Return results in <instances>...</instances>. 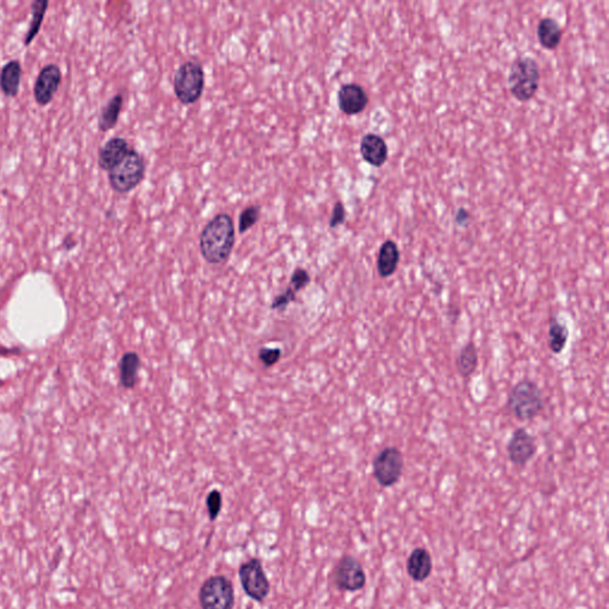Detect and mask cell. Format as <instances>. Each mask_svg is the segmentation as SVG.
<instances>
[{"instance_id": "f546056e", "label": "cell", "mask_w": 609, "mask_h": 609, "mask_svg": "<svg viewBox=\"0 0 609 609\" xmlns=\"http://www.w3.org/2000/svg\"><path fill=\"white\" fill-rule=\"evenodd\" d=\"M469 217H470V214L465 208H460L456 213L457 224L460 225V226H465L468 224V221H469Z\"/></svg>"}, {"instance_id": "83f0119b", "label": "cell", "mask_w": 609, "mask_h": 609, "mask_svg": "<svg viewBox=\"0 0 609 609\" xmlns=\"http://www.w3.org/2000/svg\"><path fill=\"white\" fill-rule=\"evenodd\" d=\"M281 349H268V348H261L258 351V358L263 363L264 367L271 368L274 364L278 363V360L281 358Z\"/></svg>"}, {"instance_id": "4fadbf2b", "label": "cell", "mask_w": 609, "mask_h": 609, "mask_svg": "<svg viewBox=\"0 0 609 609\" xmlns=\"http://www.w3.org/2000/svg\"><path fill=\"white\" fill-rule=\"evenodd\" d=\"M131 146L123 137H112L99 149L98 153V166L100 169L109 171L117 167L124 160Z\"/></svg>"}, {"instance_id": "8992f818", "label": "cell", "mask_w": 609, "mask_h": 609, "mask_svg": "<svg viewBox=\"0 0 609 609\" xmlns=\"http://www.w3.org/2000/svg\"><path fill=\"white\" fill-rule=\"evenodd\" d=\"M405 468L403 453L396 446H386L373 460V476L382 488H391L399 483Z\"/></svg>"}, {"instance_id": "e0dca14e", "label": "cell", "mask_w": 609, "mask_h": 609, "mask_svg": "<svg viewBox=\"0 0 609 609\" xmlns=\"http://www.w3.org/2000/svg\"><path fill=\"white\" fill-rule=\"evenodd\" d=\"M23 68L18 60H10L0 71V89L9 98L17 96L21 87Z\"/></svg>"}, {"instance_id": "3957f363", "label": "cell", "mask_w": 609, "mask_h": 609, "mask_svg": "<svg viewBox=\"0 0 609 609\" xmlns=\"http://www.w3.org/2000/svg\"><path fill=\"white\" fill-rule=\"evenodd\" d=\"M540 84V68L535 59L519 57L514 61L508 75V87L515 99L521 103L531 100Z\"/></svg>"}, {"instance_id": "9c48e42d", "label": "cell", "mask_w": 609, "mask_h": 609, "mask_svg": "<svg viewBox=\"0 0 609 609\" xmlns=\"http://www.w3.org/2000/svg\"><path fill=\"white\" fill-rule=\"evenodd\" d=\"M333 583L339 590L355 593L363 589L367 583V575L360 560L350 555H344L336 564Z\"/></svg>"}, {"instance_id": "d6986e66", "label": "cell", "mask_w": 609, "mask_h": 609, "mask_svg": "<svg viewBox=\"0 0 609 609\" xmlns=\"http://www.w3.org/2000/svg\"><path fill=\"white\" fill-rule=\"evenodd\" d=\"M456 371L462 378H470L478 366V348L473 342H468L460 348L455 358Z\"/></svg>"}, {"instance_id": "7a4b0ae2", "label": "cell", "mask_w": 609, "mask_h": 609, "mask_svg": "<svg viewBox=\"0 0 609 609\" xmlns=\"http://www.w3.org/2000/svg\"><path fill=\"white\" fill-rule=\"evenodd\" d=\"M544 406L542 389L530 378L517 382L508 393L507 408L523 423L535 421L542 413Z\"/></svg>"}, {"instance_id": "9a60e30c", "label": "cell", "mask_w": 609, "mask_h": 609, "mask_svg": "<svg viewBox=\"0 0 609 609\" xmlns=\"http://www.w3.org/2000/svg\"><path fill=\"white\" fill-rule=\"evenodd\" d=\"M433 570V560L431 553L425 548H416L412 550L407 558L406 571L414 582H425L431 576Z\"/></svg>"}, {"instance_id": "ba28073f", "label": "cell", "mask_w": 609, "mask_h": 609, "mask_svg": "<svg viewBox=\"0 0 609 609\" xmlns=\"http://www.w3.org/2000/svg\"><path fill=\"white\" fill-rule=\"evenodd\" d=\"M238 576L246 595L256 603H263L271 593V582L262 562L258 558H251L243 563L239 567Z\"/></svg>"}, {"instance_id": "2e32d148", "label": "cell", "mask_w": 609, "mask_h": 609, "mask_svg": "<svg viewBox=\"0 0 609 609\" xmlns=\"http://www.w3.org/2000/svg\"><path fill=\"white\" fill-rule=\"evenodd\" d=\"M400 255L399 246L392 239L386 241L378 249L376 267L378 273L382 278H388L396 274L399 267Z\"/></svg>"}, {"instance_id": "ffe728a7", "label": "cell", "mask_w": 609, "mask_h": 609, "mask_svg": "<svg viewBox=\"0 0 609 609\" xmlns=\"http://www.w3.org/2000/svg\"><path fill=\"white\" fill-rule=\"evenodd\" d=\"M141 367V357L136 353H126L119 361V380L121 385L126 389L135 388L137 385V375Z\"/></svg>"}, {"instance_id": "30bf717a", "label": "cell", "mask_w": 609, "mask_h": 609, "mask_svg": "<svg viewBox=\"0 0 609 609\" xmlns=\"http://www.w3.org/2000/svg\"><path fill=\"white\" fill-rule=\"evenodd\" d=\"M538 446L535 436L525 428H519L510 436L507 443V456L510 463L518 468H525L535 456Z\"/></svg>"}, {"instance_id": "44dd1931", "label": "cell", "mask_w": 609, "mask_h": 609, "mask_svg": "<svg viewBox=\"0 0 609 609\" xmlns=\"http://www.w3.org/2000/svg\"><path fill=\"white\" fill-rule=\"evenodd\" d=\"M123 104H124V98L121 93L112 96L107 101L106 105L103 107V110L100 112L99 119H98V126H99L100 131H110L111 129H114L117 125L118 119H119L121 110H123Z\"/></svg>"}, {"instance_id": "ac0fdd59", "label": "cell", "mask_w": 609, "mask_h": 609, "mask_svg": "<svg viewBox=\"0 0 609 609\" xmlns=\"http://www.w3.org/2000/svg\"><path fill=\"white\" fill-rule=\"evenodd\" d=\"M539 43L546 50H555L560 46L563 30L555 18H542L537 28Z\"/></svg>"}, {"instance_id": "277c9868", "label": "cell", "mask_w": 609, "mask_h": 609, "mask_svg": "<svg viewBox=\"0 0 609 609\" xmlns=\"http://www.w3.org/2000/svg\"><path fill=\"white\" fill-rule=\"evenodd\" d=\"M175 96L183 105H192L203 96L205 73L198 61H186L175 71L173 80Z\"/></svg>"}, {"instance_id": "8fae6325", "label": "cell", "mask_w": 609, "mask_h": 609, "mask_svg": "<svg viewBox=\"0 0 609 609\" xmlns=\"http://www.w3.org/2000/svg\"><path fill=\"white\" fill-rule=\"evenodd\" d=\"M62 82V71L55 64H49L39 71L34 85V96L39 106L51 103Z\"/></svg>"}, {"instance_id": "52a82bcc", "label": "cell", "mask_w": 609, "mask_h": 609, "mask_svg": "<svg viewBox=\"0 0 609 609\" xmlns=\"http://www.w3.org/2000/svg\"><path fill=\"white\" fill-rule=\"evenodd\" d=\"M199 603L201 609H233L235 589L232 582L223 575L207 578L200 587Z\"/></svg>"}, {"instance_id": "5b68a950", "label": "cell", "mask_w": 609, "mask_h": 609, "mask_svg": "<svg viewBox=\"0 0 609 609\" xmlns=\"http://www.w3.org/2000/svg\"><path fill=\"white\" fill-rule=\"evenodd\" d=\"M146 164L142 155L131 148L124 160L109 171L111 188L119 194L131 192L146 176Z\"/></svg>"}, {"instance_id": "484cf974", "label": "cell", "mask_w": 609, "mask_h": 609, "mask_svg": "<svg viewBox=\"0 0 609 609\" xmlns=\"http://www.w3.org/2000/svg\"><path fill=\"white\" fill-rule=\"evenodd\" d=\"M310 274L307 273L306 269L296 268V271H293L292 278H291V288L294 292H299L301 289L305 288L310 283Z\"/></svg>"}, {"instance_id": "7c38bea8", "label": "cell", "mask_w": 609, "mask_h": 609, "mask_svg": "<svg viewBox=\"0 0 609 609\" xmlns=\"http://www.w3.org/2000/svg\"><path fill=\"white\" fill-rule=\"evenodd\" d=\"M339 110L346 116H355L367 109L369 96L362 86L358 84H346L338 91Z\"/></svg>"}, {"instance_id": "f1b7e54d", "label": "cell", "mask_w": 609, "mask_h": 609, "mask_svg": "<svg viewBox=\"0 0 609 609\" xmlns=\"http://www.w3.org/2000/svg\"><path fill=\"white\" fill-rule=\"evenodd\" d=\"M346 207L343 205L342 201H337L335 203V206H333L331 218H330V223H328L330 228H335L339 226V225L344 224L346 223Z\"/></svg>"}, {"instance_id": "6da1fadb", "label": "cell", "mask_w": 609, "mask_h": 609, "mask_svg": "<svg viewBox=\"0 0 609 609\" xmlns=\"http://www.w3.org/2000/svg\"><path fill=\"white\" fill-rule=\"evenodd\" d=\"M233 219L228 213H218L203 226L200 235V251L210 264L225 263L235 246Z\"/></svg>"}, {"instance_id": "cb8c5ba5", "label": "cell", "mask_w": 609, "mask_h": 609, "mask_svg": "<svg viewBox=\"0 0 609 609\" xmlns=\"http://www.w3.org/2000/svg\"><path fill=\"white\" fill-rule=\"evenodd\" d=\"M261 206L258 205H250L241 212L238 218L239 233H246L250 228L256 225L260 219Z\"/></svg>"}, {"instance_id": "603a6c76", "label": "cell", "mask_w": 609, "mask_h": 609, "mask_svg": "<svg viewBox=\"0 0 609 609\" xmlns=\"http://www.w3.org/2000/svg\"><path fill=\"white\" fill-rule=\"evenodd\" d=\"M49 6V1L46 0H36L31 4V21L29 24L28 31L25 34L24 46L31 44L36 36L39 35V30L42 28L44 16Z\"/></svg>"}, {"instance_id": "7402d4cb", "label": "cell", "mask_w": 609, "mask_h": 609, "mask_svg": "<svg viewBox=\"0 0 609 609\" xmlns=\"http://www.w3.org/2000/svg\"><path fill=\"white\" fill-rule=\"evenodd\" d=\"M569 328L567 325L558 321L556 317L550 318L549 323V348L555 355H560L569 341Z\"/></svg>"}, {"instance_id": "5bb4252c", "label": "cell", "mask_w": 609, "mask_h": 609, "mask_svg": "<svg viewBox=\"0 0 609 609\" xmlns=\"http://www.w3.org/2000/svg\"><path fill=\"white\" fill-rule=\"evenodd\" d=\"M361 155L373 167H382L388 160V146L385 139L376 134H367L361 139Z\"/></svg>"}, {"instance_id": "d4e9b609", "label": "cell", "mask_w": 609, "mask_h": 609, "mask_svg": "<svg viewBox=\"0 0 609 609\" xmlns=\"http://www.w3.org/2000/svg\"><path fill=\"white\" fill-rule=\"evenodd\" d=\"M207 512L211 521L217 520L218 515L221 513L223 507V496L217 489L211 490L206 498Z\"/></svg>"}, {"instance_id": "4316f807", "label": "cell", "mask_w": 609, "mask_h": 609, "mask_svg": "<svg viewBox=\"0 0 609 609\" xmlns=\"http://www.w3.org/2000/svg\"><path fill=\"white\" fill-rule=\"evenodd\" d=\"M296 301V292L291 287L286 289L285 292L275 296L273 303H271V310L285 311L286 307L288 306L289 303Z\"/></svg>"}]
</instances>
